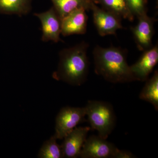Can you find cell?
<instances>
[{
  "label": "cell",
  "mask_w": 158,
  "mask_h": 158,
  "mask_svg": "<svg viewBox=\"0 0 158 158\" xmlns=\"http://www.w3.org/2000/svg\"><path fill=\"white\" fill-rule=\"evenodd\" d=\"M86 10L84 8L75 9L61 19V34L63 36L86 33L88 19Z\"/></svg>",
  "instance_id": "obj_10"
},
{
  "label": "cell",
  "mask_w": 158,
  "mask_h": 158,
  "mask_svg": "<svg viewBox=\"0 0 158 158\" xmlns=\"http://www.w3.org/2000/svg\"><path fill=\"white\" fill-rule=\"evenodd\" d=\"M118 148L106 139L92 135L86 139L80 157L82 158H116Z\"/></svg>",
  "instance_id": "obj_5"
},
{
  "label": "cell",
  "mask_w": 158,
  "mask_h": 158,
  "mask_svg": "<svg viewBox=\"0 0 158 158\" xmlns=\"http://www.w3.org/2000/svg\"><path fill=\"white\" fill-rule=\"evenodd\" d=\"M138 22L131 28L137 47L141 51L147 50L152 47L154 33V20L147 14L138 18Z\"/></svg>",
  "instance_id": "obj_11"
},
{
  "label": "cell",
  "mask_w": 158,
  "mask_h": 158,
  "mask_svg": "<svg viewBox=\"0 0 158 158\" xmlns=\"http://www.w3.org/2000/svg\"><path fill=\"white\" fill-rule=\"evenodd\" d=\"M32 0H0V13L26 15L31 11Z\"/></svg>",
  "instance_id": "obj_12"
},
{
  "label": "cell",
  "mask_w": 158,
  "mask_h": 158,
  "mask_svg": "<svg viewBox=\"0 0 158 158\" xmlns=\"http://www.w3.org/2000/svg\"><path fill=\"white\" fill-rule=\"evenodd\" d=\"M90 130V127H76L63 138L64 141L61 145L63 157H80L82 147Z\"/></svg>",
  "instance_id": "obj_9"
},
{
  "label": "cell",
  "mask_w": 158,
  "mask_h": 158,
  "mask_svg": "<svg viewBox=\"0 0 158 158\" xmlns=\"http://www.w3.org/2000/svg\"><path fill=\"white\" fill-rule=\"evenodd\" d=\"M57 140L56 138L53 135L49 140L45 141L40 150L38 157L63 158L62 147L57 143Z\"/></svg>",
  "instance_id": "obj_16"
},
{
  "label": "cell",
  "mask_w": 158,
  "mask_h": 158,
  "mask_svg": "<svg viewBox=\"0 0 158 158\" xmlns=\"http://www.w3.org/2000/svg\"><path fill=\"white\" fill-rule=\"evenodd\" d=\"M86 116L85 107L62 108L56 118V132L54 136L57 139H63L77 125L85 121Z\"/></svg>",
  "instance_id": "obj_4"
},
{
  "label": "cell",
  "mask_w": 158,
  "mask_h": 158,
  "mask_svg": "<svg viewBox=\"0 0 158 158\" xmlns=\"http://www.w3.org/2000/svg\"><path fill=\"white\" fill-rule=\"evenodd\" d=\"M95 73L114 83L136 81L127 61V53L119 48L97 46L93 51Z\"/></svg>",
  "instance_id": "obj_1"
},
{
  "label": "cell",
  "mask_w": 158,
  "mask_h": 158,
  "mask_svg": "<svg viewBox=\"0 0 158 158\" xmlns=\"http://www.w3.org/2000/svg\"><path fill=\"white\" fill-rule=\"evenodd\" d=\"M91 8L93 11L94 23L100 36L115 34L117 30L123 28L121 19L116 15L93 6Z\"/></svg>",
  "instance_id": "obj_7"
},
{
  "label": "cell",
  "mask_w": 158,
  "mask_h": 158,
  "mask_svg": "<svg viewBox=\"0 0 158 158\" xmlns=\"http://www.w3.org/2000/svg\"><path fill=\"white\" fill-rule=\"evenodd\" d=\"M85 108L91 130H96L98 136L107 139L116 125L113 106L106 102L89 101Z\"/></svg>",
  "instance_id": "obj_3"
},
{
  "label": "cell",
  "mask_w": 158,
  "mask_h": 158,
  "mask_svg": "<svg viewBox=\"0 0 158 158\" xmlns=\"http://www.w3.org/2000/svg\"><path fill=\"white\" fill-rule=\"evenodd\" d=\"M53 7L62 19L73 10L81 8H89L85 0H52Z\"/></svg>",
  "instance_id": "obj_14"
},
{
  "label": "cell",
  "mask_w": 158,
  "mask_h": 158,
  "mask_svg": "<svg viewBox=\"0 0 158 158\" xmlns=\"http://www.w3.org/2000/svg\"><path fill=\"white\" fill-rule=\"evenodd\" d=\"M88 46L87 43L82 42L61 51L58 69L53 74V77L75 86H80L85 83L89 68Z\"/></svg>",
  "instance_id": "obj_2"
},
{
  "label": "cell",
  "mask_w": 158,
  "mask_h": 158,
  "mask_svg": "<svg viewBox=\"0 0 158 158\" xmlns=\"http://www.w3.org/2000/svg\"><path fill=\"white\" fill-rule=\"evenodd\" d=\"M139 94L140 99L152 104L158 110V72L156 70L151 78L148 79Z\"/></svg>",
  "instance_id": "obj_13"
},
{
  "label": "cell",
  "mask_w": 158,
  "mask_h": 158,
  "mask_svg": "<svg viewBox=\"0 0 158 158\" xmlns=\"http://www.w3.org/2000/svg\"><path fill=\"white\" fill-rule=\"evenodd\" d=\"M130 11L134 16L141 17L146 14L144 0H126Z\"/></svg>",
  "instance_id": "obj_17"
},
{
  "label": "cell",
  "mask_w": 158,
  "mask_h": 158,
  "mask_svg": "<svg viewBox=\"0 0 158 158\" xmlns=\"http://www.w3.org/2000/svg\"><path fill=\"white\" fill-rule=\"evenodd\" d=\"M158 62L157 44L147 50L135 64L130 66L136 81H145Z\"/></svg>",
  "instance_id": "obj_8"
},
{
  "label": "cell",
  "mask_w": 158,
  "mask_h": 158,
  "mask_svg": "<svg viewBox=\"0 0 158 158\" xmlns=\"http://www.w3.org/2000/svg\"><path fill=\"white\" fill-rule=\"evenodd\" d=\"M41 23L42 35L41 40L44 42L61 41V19L53 7L41 13H35Z\"/></svg>",
  "instance_id": "obj_6"
},
{
  "label": "cell",
  "mask_w": 158,
  "mask_h": 158,
  "mask_svg": "<svg viewBox=\"0 0 158 158\" xmlns=\"http://www.w3.org/2000/svg\"><path fill=\"white\" fill-rule=\"evenodd\" d=\"M106 10L121 19L132 21L134 16L130 11L126 0H102Z\"/></svg>",
  "instance_id": "obj_15"
}]
</instances>
